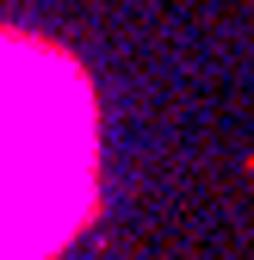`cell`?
<instances>
[{"label":"cell","mask_w":254,"mask_h":260,"mask_svg":"<svg viewBox=\"0 0 254 260\" xmlns=\"http://www.w3.org/2000/svg\"><path fill=\"white\" fill-rule=\"evenodd\" d=\"M93 205V93L56 44L0 25V260H50Z\"/></svg>","instance_id":"cell-1"}]
</instances>
